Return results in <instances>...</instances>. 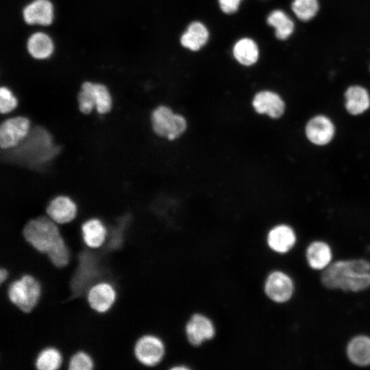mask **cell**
Returning <instances> with one entry per match:
<instances>
[{
    "mask_svg": "<svg viewBox=\"0 0 370 370\" xmlns=\"http://www.w3.org/2000/svg\"><path fill=\"white\" fill-rule=\"evenodd\" d=\"M321 282L330 289L365 290L370 286V262L364 259L334 262L325 268Z\"/></svg>",
    "mask_w": 370,
    "mask_h": 370,
    "instance_id": "1",
    "label": "cell"
},
{
    "mask_svg": "<svg viewBox=\"0 0 370 370\" xmlns=\"http://www.w3.org/2000/svg\"><path fill=\"white\" fill-rule=\"evenodd\" d=\"M22 236L32 248L45 256L64 238L57 223L48 216L28 221L23 227Z\"/></svg>",
    "mask_w": 370,
    "mask_h": 370,
    "instance_id": "2",
    "label": "cell"
},
{
    "mask_svg": "<svg viewBox=\"0 0 370 370\" xmlns=\"http://www.w3.org/2000/svg\"><path fill=\"white\" fill-rule=\"evenodd\" d=\"M5 286V296L8 301L24 313L31 312L39 302L42 287L34 275L25 273L1 286Z\"/></svg>",
    "mask_w": 370,
    "mask_h": 370,
    "instance_id": "3",
    "label": "cell"
},
{
    "mask_svg": "<svg viewBox=\"0 0 370 370\" xmlns=\"http://www.w3.org/2000/svg\"><path fill=\"white\" fill-rule=\"evenodd\" d=\"M151 121L154 133L169 140L180 138L187 128L186 119L165 106H160L153 110Z\"/></svg>",
    "mask_w": 370,
    "mask_h": 370,
    "instance_id": "4",
    "label": "cell"
},
{
    "mask_svg": "<svg viewBox=\"0 0 370 370\" xmlns=\"http://www.w3.org/2000/svg\"><path fill=\"white\" fill-rule=\"evenodd\" d=\"M134 356L137 362L146 367H154L163 359L165 347L162 341L153 334H144L134 343Z\"/></svg>",
    "mask_w": 370,
    "mask_h": 370,
    "instance_id": "5",
    "label": "cell"
},
{
    "mask_svg": "<svg viewBox=\"0 0 370 370\" xmlns=\"http://www.w3.org/2000/svg\"><path fill=\"white\" fill-rule=\"evenodd\" d=\"M86 301L92 310L97 313L108 312L117 298L115 287L108 281H99L92 284L86 293Z\"/></svg>",
    "mask_w": 370,
    "mask_h": 370,
    "instance_id": "6",
    "label": "cell"
},
{
    "mask_svg": "<svg viewBox=\"0 0 370 370\" xmlns=\"http://www.w3.org/2000/svg\"><path fill=\"white\" fill-rule=\"evenodd\" d=\"M30 123L25 116H15L3 121L0 126V146L2 149L16 147L28 134Z\"/></svg>",
    "mask_w": 370,
    "mask_h": 370,
    "instance_id": "7",
    "label": "cell"
},
{
    "mask_svg": "<svg viewBox=\"0 0 370 370\" xmlns=\"http://www.w3.org/2000/svg\"><path fill=\"white\" fill-rule=\"evenodd\" d=\"M264 293L273 301L284 303L293 295L294 286L291 278L280 271L271 272L264 283Z\"/></svg>",
    "mask_w": 370,
    "mask_h": 370,
    "instance_id": "8",
    "label": "cell"
},
{
    "mask_svg": "<svg viewBox=\"0 0 370 370\" xmlns=\"http://www.w3.org/2000/svg\"><path fill=\"white\" fill-rule=\"evenodd\" d=\"M215 332L212 321L206 315L199 313L193 314L185 326L187 340L195 347L211 340L214 336Z\"/></svg>",
    "mask_w": 370,
    "mask_h": 370,
    "instance_id": "9",
    "label": "cell"
},
{
    "mask_svg": "<svg viewBox=\"0 0 370 370\" xmlns=\"http://www.w3.org/2000/svg\"><path fill=\"white\" fill-rule=\"evenodd\" d=\"M255 111L273 118H280L284 113L285 104L280 95L270 90L258 92L252 100Z\"/></svg>",
    "mask_w": 370,
    "mask_h": 370,
    "instance_id": "10",
    "label": "cell"
},
{
    "mask_svg": "<svg viewBox=\"0 0 370 370\" xmlns=\"http://www.w3.org/2000/svg\"><path fill=\"white\" fill-rule=\"evenodd\" d=\"M334 127L326 116L319 115L311 119L306 125V134L308 140L317 145L328 144L333 138Z\"/></svg>",
    "mask_w": 370,
    "mask_h": 370,
    "instance_id": "11",
    "label": "cell"
},
{
    "mask_svg": "<svg viewBox=\"0 0 370 370\" xmlns=\"http://www.w3.org/2000/svg\"><path fill=\"white\" fill-rule=\"evenodd\" d=\"M76 204L66 196H58L49 204L46 208L47 216L57 224L71 222L77 215Z\"/></svg>",
    "mask_w": 370,
    "mask_h": 370,
    "instance_id": "12",
    "label": "cell"
},
{
    "mask_svg": "<svg viewBox=\"0 0 370 370\" xmlns=\"http://www.w3.org/2000/svg\"><path fill=\"white\" fill-rule=\"evenodd\" d=\"M25 22L29 25H49L53 18V8L49 0H34L23 10Z\"/></svg>",
    "mask_w": 370,
    "mask_h": 370,
    "instance_id": "13",
    "label": "cell"
},
{
    "mask_svg": "<svg viewBox=\"0 0 370 370\" xmlns=\"http://www.w3.org/2000/svg\"><path fill=\"white\" fill-rule=\"evenodd\" d=\"M267 241L271 250L279 254H284L294 246L296 236L291 227L282 224L269 230Z\"/></svg>",
    "mask_w": 370,
    "mask_h": 370,
    "instance_id": "14",
    "label": "cell"
},
{
    "mask_svg": "<svg viewBox=\"0 0 370 370\" xmlns=\"http://www.w3.org/2000/svg\"><path fill=\"white\" fill-rule=\"evenodd\" d=\"M82 239L84 244L91 249H97L106 243L108 232L104 224L97 218L84 221L81 227Z\"/></svg>",
    "mask_w": 370,
    "mask_h": 370,
    "instance_id": "15",
    "label": "cell"
},
{
    "mask_svg": "<svg viewBox=\"0 0 370 370\" xmlns=\"http://www.w3.org/2000/svg\"><path fill=\"white\" fill-rule=\"evenodd\" d=\"M347 354L350 361L358 366L370 365V338L358 336L347 345Z\"/></svg>",
    "mask_w": 370,
    "mask_h": 370,
    "instance_id": "16",
    "label": "cell"
},
{
    "mask_svg": "<svg viewBox=\"0 0 370 370\" xmlns=\"http://www.w3.org/2000/svg\"><path fill=\"white\" fill-rule=\"evenodd\" d=\"M346 109L353 115H358L370 106V97L367 90L360 86H352L345 92Z\"/></svg>",
    "mask_w": 370,
    "mask_h": 370,
    "instance_id": "17",
    "label": "cell"
},
{
    "mask_svg": "<svg viewBox=\"0 0 370 370\" xmlns=\"http://www.w3.org/2000/svg\"><path fill=\"white\" fill-rule=\"evenodd\" d=\"M208 31L200 22L191 23L180 38L182 45L191 51L199 50L208 40Z\"/></svg>",
    "mask_w": 370,
    "mask_h": 370,
    "instance_id": "18",
    "label": "cell"
},
{
    "mask_svg": "<svg viewBox=\"0 0 370 370\" xmlns=\"http://www.w3.org/2000/svg\"><path fill=\"white\" fill-rule=\"evenodd\" d=\"M308 264L314 269L327 267L332 259L330 246L322 241H315L310 244L306 250Z\"/></svg>",
    "mask_w": 370,
    "mask_h": 370,
    "instance_id": "19",
    "label": "cell"
},
{
    "mask_svg": "<svg viewBox=\"0 0 370 370\" xmlns=\"http://www.w3.org/2000/svg\"><path fill=\"white\" fill-rule=\"evenodd\" d=\"M63 363L62 352L54 346H46L37 354L34 367L37 370H58L62 367Z\"/></svg>",
    "mask_w": 370,
    "mask_h": 370,
    "instance_id": "20",
    "label": "cell"
},
{
    "mask_svg": "<svg viewBox=\"0 0 370 370\" xmlns=\"http://www.w3.org/2000/svg\"><path fill=\"white\" fill-rule=\"evenodd\" d=\"M27 49L32 57L39 60L45 59L53 53V44L46 34L36 32L29 37Z\"/></svg>",
    "mask_w": 370,
    "mask_h": 370,
    "instance_id": "21",
    "label": "cell"
},
{
    "mask_svg": "<svg viewBox=\"0 0 370 370\" xmlns=\"http://www.w3.org/2000/svg\"><path fill=\"white\" fill-rule=\"evenodd\" d=\"M233 54L240 64L251 66L258 60L259 51L256 43L253 40L243 38L234 45Z\"/></svg>",
    "mask_w": 370,
    "mask_h": 370,
    "instance_id": "22",
    "label": "cell"
},
{
    "mask_svg": "<svg viewBox=\"0 0 370 370\" xmlns=\"http://www.w3.org/2000/svg\"><path fill=\"white\" fill-rule=\"evenodd\" d=\"M267 23L275 28V36L280 40L288 38L294 29V23L292 20L286 13L280 10H275L269 14Z\"/></svg>",
    "mask_w": 370,
    "mask_h": 370,
    "instance_id": "23",
    "label": "cell"
},
{
    "mask_svg": "<svg viewBox=\"0 0 370 370\" xmlns=\"http://www.w3.org/2000/svg\"><path fill=\"white\" fill-rule=\"evenodd\" d=\"M91 90L97 112H109L112 108V98L106 86L91 82Z\"/></svg>",
    "mask_w": 370,
    "mask_h": 370,
    "instance_id": "24",
    "label": "cell"
},
{
    "mask_svg": "<svg viewBox=\"0 0 370 370\" xmlns=\"http://www.w3.org/2000/svg\"><path fill=\"white\" fill-rule=\"evenodd\" d=\"M291 7L299 19L307 21L317 14L319 3L317 0H294Z\"/></svg>",
    "mask_w": 370,
    "mask_h": 370,
    "instance_id": "25",
    "label": "cell"
},
{
    "mask_svg": "<svg viewBox=\"0 0 370 370\" xmlns=\"http://www.w3.org/2000/svg\"><path fill=\"white\" fill-rule=\"evenodd\" d=\"M66 369L69 370H92L95 369V362L88 352L78 350L69 358Z\"/></svg>",
    "mask_w": 370,
    "mask_h": 370,
    "instance_id": "26",
    "label": "cell"
},
{
    "mask_svg": "<svg viewBox=\"0 0 370 370\" xmlns=\"http://www.w3.org/2000/svg\"><path fill=\"white\" fill-rule=\"evenodd\" d=\"M77 99L81 112L88 114L92 111L95 105L91 90V82H85L82 84Z\"/></svg>",
    "mask_w": 370,
    "mask_h": 370,
    "instance_id": "27",
    "label": "cell"
},
{
    "mask_svg": "<svg viewBox=\"0 0 370 370\" xmlns=\"http://www.w3.org/2000/svg\"><path fill=\"white\" fill-rule=\"evenodd\" d=\"M17 99L12 92L5 86L0 88V111L2 114H7L16 108Z\"/></svg>",
    "mask_w": 370,
    "mask_h": 370,
    "instance_id": "28",
    "label": "cell"
},
{
    "mask_svg": "<svg viewBox=\"0 0 370 370\" xmlns=\"http://www.w3.org/2000/svg\"><path fill=\"white\" fill-rule=\"evenodd\" d=\"M241 0H219L221 10L226 14L235 12L241 3Z\"/></svg>",
    "mask_w": 370,
    "mask_h": 370,
    "instance_id": "29",
    "label": "cell"
},
{
    "mask_svg": "<svg viewBox=\"0 0 370 370\" xmlns=\"http://www.w3.org/2000/svg\"><path fill=\"white\" fill-rule=\"evenodd\" d=\"M188 369V368L186 366H179V367H173L172 369Z\"/></svg>",
    "mask_w": 370,
    "mask_h": 370,
    "instance_id": "30",
    "label": "cell"
}]
</instances>
